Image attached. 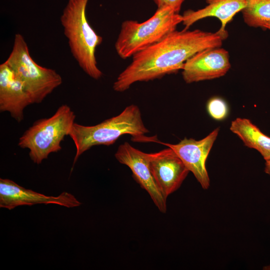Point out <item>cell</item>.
<instances>
[{
  "instance_id": "14",
  "label": "cell",
  "mask_w": 270,
  "mask_h": 270,
  "mask_svg": "<svg viewBox=\"0 0 270 270\" xmlns=\"http://www.w3.org/2000/svg\"><path fill=\"white\" fill-rule=\"evenodd\" d=\"M230 128L246 146L258 150L266 161L270 160V137L263 134L250 120L236 118L232 122Z\"/></svg>"
},
{
  "instance_id": "20",
  "label": "cell",
  "mask_w": 270,
  "mask_h": 270,
  "mask_svg": "<svg viewBox=\"0 0 270 270\" xmlns=\"http://www.w3.org/2000/svg\"><path fill=\"white\" fill-rule=\"evenodd\" d=\"M264 268L267 270H270V265L264 267Z\"/></svg>"
},
{
  "instance_id": "11",
  "label": "cell",
  "mask_w": 270,
  "mask_h": 270,
  "mask_svg": "<svg viewBox=\"0 0 270 270\" xmlns=\"http://www.w3.org/2000/svg\"><path fill=\"white\" fill-rule=\"evenodd\" d=\"M37 204H55L68 208L82 203L72 194L62 192L58 196H48L26 188L14 181L0 178V207L11 210L17 206Z\"/></svg>"
},
{
  "instance_id": "1",
  "label": "cell",
  "mask_w": 270,
  "mask_h": 270,
  "mask_svg": "<svg viewBox=\"0 0 270 270\" xmlns=\"http://www.w3.org/2000/svg\"><path fill=\"white\" fill-rule=\"evenodd\" d=\"M225 39L218 31L175 30L133 56L132 62L114 82L113 89L123 92L136 82L152 80L175 73L182 70L184 62L194 54L220 47Z\"/></svg>"
},
{
  "instance_id": "10",
  "label": "cell",
  "mask_w": 270,
  "mask_h": 270,
  "mask_svg": "<svg viewBox=\"0 0 270 270\" xmlns=\"http://www.w3.org/2000/svg\"><path fill=\"white\" fill-rule=\"evenodd\" d=\"M148 156L152 175L158 189L166 200L170 194L180 188L190 170L169 147L148 154Z\"/></svg>"
},
{
  "instance_id": "12",
  "label": "cell",
  "mask_w": 270,
  "mask_h": 270,
  "mask_svg": "<svg viewBox=\"0 0 270 270\" xmlns=\"http://www.w3.org/2000/svg\"><path fill=\"white\" fill-rule=\"evenodd\" d=\"M32 104L23 83L4 62L0 65V110L7 112L17 122L24 119V110Z\"/></svg>"
},
{
  "instance_id": "2",
  "label": "cell",
  "mask_w": 270,
  "mask_h": 270,
  "mask_svg": "<svg viewBox=\"0 0 270 270\" xmlns=\"http://www.w3.org/2000/svg\"><path fill=\"white\" fill-rule=\"evenodd\" d=\"M148 132L140 109L134 104L126 107L119 114L94 126L74 122L68 134L76 148L72 168L78 158L93 146L112 144L125 134L132 136L134 141L150 140L144 136Z\"/></svg>"
},
{
  "instance_id": "15",
  "label": "cell",
  "mask_w": 270,
  "mask_h": 270,
  "mask_svg": "<svg viewBox=\"0 0 270 270\" xmlns=\"http://www.w3.org/2000/svg\"><path fill=\"white\" fill-rule=\"evenodd\" d=\"M242 13L248 26L262 28L265 24L270 23V0H246Z\"/></svg>"
},
{
  "instance_id": "9",
  "label": "cell",
  "mask_w": 270,
  "mask_h": 270,
  "mask_svg": "<svg viewBox=\"0 0 270 270\" xmlns=\"http://www.w3.org/2000/svg\"><path fill=\"white\" fill-rule=\"evenodd\" d=\"M219 131L220 128H217L198 140L184 138L176 144L160 142L174 150L205 190L210 184L206 162Z\"/></svg>"
},
{
  "instance_id": "6",
  "label": "cell",
  "mask_w": 270,
  "mask_h": 270,
  "mask_svg": "<svg viewBox=\"0 0 270 270\" xmlns=\"http://www.w3.org/2000/svg\"><path fill=\"white\" fill-rule=\"evenodd\" d=\"M5 62L23 83L32 104L41 103L62 84V76L55 70L42 66L32 58L20 34H15L12 50Z\"/></svg>"
},
{
  "instance_id": "7",
  "label": "cell",
  "mask_w": 270,
  "mask_h": 270,
  "mask_svg": "<svg viewBox=\"0 0 270 270\" xmlns=\"http://www.w3.org/2000/svg\"><path fill=\"white\" fill-rule=\"evenodd\" d=\"M231 67L228 51L220 47L201 50L184 64L182 76L187 84L224 76Z\"/></svg>"
},
{
  "instance_id": "17",
  "label": "cell",
  "mask_w": 270,
  "mask_h": 270,
  "mask_svg": "<svg viewBox=\"0 0 270 270\" xmlns=\"http://www.w3.org/2000/svg\"><path fill=\"white\" fill-rule=\"evenodd\" d=\"M184 0H154L158 8L170 7L176 12L179 13L182 5Z\"/></svg>"
},
{
  "instance_id": "3",
  "label": "cell",
  "mask_w": 270,
  "mask_h": 270,
  "mask_svg": "<svg viewBox=\"0 0 270 270\" xmlns=\"http://www.w3.org/2000/svg\"><path fill=\"white\" fill-rule=\"evenodd\" d=\"M88 0H68L60 20L74 58L86 74L97 80L102 72L98 66L96 50L102 42V38L88 20L86 10Z\"/></svg>"
},
{
  "instance_id": "19",
  "label": "cell",
  "mask_w": 270,
  "mask_h": 270,
  "mask_svg": "<svg viewBox=\"0 0 270 270\" xmlns=\"http://www.w3.org/2000/svg\"><path fill=\"white\" fill-rule=\"evenodd\" d=\"M262 29H264V30L268 29L270 30V23L265 24L264 26Z\"/></svg>"
},
{
  "instance_id": "4",
  "label": "cell",
  "mask_w": 270,
  "mask_h": 270,
  "mask_svg": "<svg viewBox=\"0 0 270 270\" xmlns=\"http://www.w3.org/2000/svg\"><path fill=\"white\" fill-rule=\"evenodd\" d=\"M182 22V15L170 7L158 8L142 22L124 21L114 44L116 50L120 58H128L162 40Z\"/></svg>"
},
{
  "instance_id": "18",
  "label": "cell",
  "mask_w": 270,
  "mask_h": 270,
  "mask_svg": "<svg viewBox=\"0 0 270 270\" xmlns=\"http://www.w3.org/2000/svg\"><path fill=\"white\" fill-rule=\"evenodd\" d=\"M264 172L270 175V160L266 161Z\"/></svg>"
},
{
  "instance_id": "13",
  "label": "cell",
  "mask_w": 270,
  "mask_h": 270,
  "mask_svg": "<svg viewBox=\"0 0 270 270\" xmlns=\"http://www.w3.org/2000/svg\"><path fill=\"white\" fill-rule=\"evenodd\" d=\"M206 5L202 8L196 10H189L185 11L182 16V23L184 29L188 30L195 22L202 19L214 17L221 23L218 32L226 38L228 32L226 25L234 17L244 8L246 0H206Z\"/></svg>"
},
{
  "instance_id": "5",
  "label": "cell",
  "mask_w": 270,
  "mask_h": 270,
  "mask_svg": "<svg viewBox=\"0 0 270 270\" xmlns=\"http://www.w3.org/2000/svg\"><path fill=\"white\" fill-rule=\"evenodd\" d=\"M76 115L67 104H62L48 118L34 122L19 139L18 146L29 150V156L39 164L49 154L61 150L60 143L68 136Z\"/></svg>"
},
{
  "instance_id": "8",
  "label": "cell",
  "mask_w": 270,
  "mask_h": 270,
  "mask_svg": "<svg viewBox=\"0 0 270 270\" xmlns=\"http://www.w3.org/2000/svg\"><path fill=\"white\" fill-rule=\"evenodd\" d=\"M114 156L120 164L132 170L134 179L149 194L154 203L162 213L166 212V200L158 189L152 175L148 154L124 142L118 147Z\"/></svg>"
},
{
  "instance_id": "16",
  "label": "cell",
  "mask_w": 270,
  "mask_h": 270,
  "mask_svg": "<svg viewBox=\"0 0 270 270\" xmlns=\"http://www.w3.org/2000/svg\"><path fill=\"white\" fill-rule=\"evenodd\" d=\"M206 108L210 116L216 120H223L228 114V108L226 102L219 97L210 98L208 102Z\"/></svg>"
}]
</instances>
